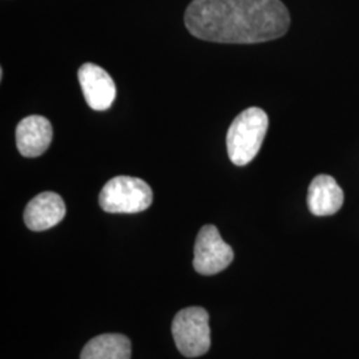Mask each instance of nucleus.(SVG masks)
<instances>
[{
	"label": "nucleus",
	"mask_w": 359,
	"mask_h": 359,
	"mask_svg": "<svg viewBox=\"0 0 359 359\" xmlns=\"http://www.w3.org/2000/svg\"><path fill=\"white\" fill-rule=\"evenodd\" d=\"M184 20L194 38L256 44L283 38L290 13L281 0H192Z\"/></svg>",
	"instance_id": "obj_1"
},
{
	"label": "nucleus",
	"mask_w": 359,
	"mask_h": 359,
	"mask_svg": "<svg viewBox=\"0 0 359 359\" xmlns=\"http://www.w3.org/2000/svg\"><path fill=\"white\" fill-rule=\"evenodd\" d=\"M269 127V117L261 108L252 107L237 116L226 135V148L231 163L245 167L255 160Z\"/></svg>",
	"instance_id": "obj_2"
},
{
	"label": "nucleus",
	"mask_w": 359,
	"mask_h": 359,
	"mask_svg": "<svg viewBox=\"0 0 359 359\" xmlns=\"http://www.w3.org/2000/svg\"><path fill=\"white\" fill-rule=\"evenodd\" d=\"M154 201L151 187L142 179L117 176L109 180L99 196V204L107 213H140Z\"/></svg>",
	"instance_id": "obj_3"
},
{
	"label": "nucleus",
	"mask_w": 359,
	"mask_h": 359,
	"mask_svg": "<svg viewBox=\"0 0 359 359\" xmlns=\"http://www.w3.org/2000/svg\"><path fill=\"white\" fill-rule=\"evenodd\" d=\"M172 334L184 357L197 358L204 355L210 348L208 311L198 306L180 310L172 322Z\"/></svg>",
	"instance_id": "obj_4"
},
{
	"label": "nucleus",
	"mask_w": 359,
	"mask_h": 359,
	"mask_svg": "<svg viewBox=\"0 0 359 359\" xmlns=\"http://www.w3.org/2000/svg\"><path fill=\"white\" fill-rule=\"evenodd\" d=\"M234 253L215 225H205L198 231L194 244L193 268L203 276H213L226 269Z\"/></svg>",
	"instance_id": "obj_5"
},
{
	"label": "nucleus",
	"mask_w": 359,
	"mask_h": 359,
	"mask_svg": "<svg viewBox=\"0 0 359 359\" xmlns=\"http://www.w3.org/2000/svg\"><path fill=\"white\" fill-rule=\"evenodd\" d=\"M77 76L84 99L93 111H107L114 104L115 81L102 67L86 63L79 68Z\"/></svg>",
	"instance_id": "obj_6"
},
{
	"label": "nucleus",
	"mask_w": 359,
	"mask_h": 359,
	"mask_svg": "<svg viewBox=\"0 0 359 359\" xmlns=\"http://www.w3.org/2000/svg\"><path fill=\"white\" fill-rule=\"evenodd\" d=\"M52 126L48 118L32 115L23 118L16 127V145L22 156L39 157L52 142Z\"/></svg>",
	"instance_id": "obj_7"
},
{
	"label": "nucleus",
	"mask_w": 359,
	"mask_h": 359,
	"mask_svg": "<svg viewBox=\"0 0 359 359\" xmlns=\"http://www.w3.org/2000/svg\"><path fill=\"white\" fill-rule=\"evenodd\" d=\"M65 216V201L57 193H40L26 206L25 224L32 231H47L57 225Z\"/></svg>",
	"instance_id": "obj_8"
},
{
	"label": "nucleus",
	"mask_w": 359,
	"mask_h": 359,
	"mask_svg": "<svg viewBox=\"0 0 359 359\" xmlns=\"http://www.w3.org/2000/svg\"><path fill=\"white\" fill-rule=\"evenodd\" d=\"M344 191L329 175L316 176L309 187V210L314 216H333L344 205Z\"/></svg>",
	"instance_id": "obj_9"
},
{
	"label": "nucleus",
	"mask_w": 359,
	"mask_h": 359,
	"mask_svg": "<svg viewBox=\"0 0 359 359\" xmlns=\"http://www.w3.org/2000/svg\"><path fill=\"white\" fill-rule=\"evenodd\" d=\"M132 345L123 334H102L84 346L80 359H130Z\"/></svg>",
	"instance_id": "obj_10"
}]
</instances>
